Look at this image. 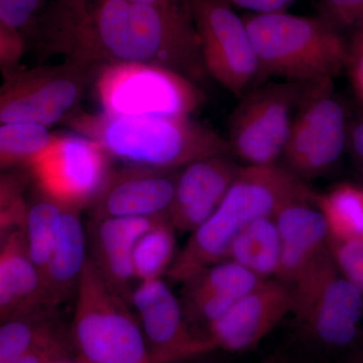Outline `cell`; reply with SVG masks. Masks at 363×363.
I'll return each mask as SVG.
<instances>
[{
	"label": "cell",
	"mask_w": 363,
	"mask_h": 363,
	"mask_svg": "<svg viewBox=\"0 0 363 363\" xmlns=\"http://www.w3.org/2000/svg\"><path fill=\"white\" fill-rule=\"evenodd\" d=\"M231 6L247 9L250 13H271L286 11L298 0H224Z\"/></svg>",
	"instance_id": "34"
},
{
	"label": "cell",
	"mask_w": 363,
	"mask_h": 363,
	"mask_svg": "<svg viewBox=\"0 0 363 363\" xmlns=\"http://www.w3.org/2000/svg\"><path fill=\"white\" fill-rule=\"evenodd\" d=\"M319 16L339 30L363 23V0H319Z\"/></svg>",
	"instance_id": "31"
},
{
	"label": "cell",
	"mask_w": 363,
	"mask_h": 363,
	"mask_svg": "<svg viewBox=\"0 0 363 363\" xmlns=\"http://www.w3.org/2000/svg\"><path fill=\"white\" fill-rule=\"evenodd\" d=\"M32 181L28 168L0 171V234L25 226L26 193Z\"/></svg>",
	"instance_id": "29"
},
{
	"label": "cell",
	"mask_w": 363,
	"mask_h": 363,
	"mask_svg": "<svg viewBox=\"0 0 363 363\" xmlns=\"http://www.w3.org/2000/svg\"><path fill=\"white\" fill-rule=\"evenodd\" d=\"M67 357H69L67 340L55 326L16 363H54Z\"/></svg>",
	"instance_id": "32"
},
{
	"label": "cell",
	"mask_w": 363,
	"mask_h": 363,
	"mask_svg": "<svg viewBox=\"0 0 363 363\" xmlns=\"http://www.w3.org/2000/svg\"><path fill=\"white\" fill-rule=\"evenodd\" d=\"M262 363H289V362L283 355L274 354L266 358Z\"/></svg>",
	"instance_id": "40"
},
{
	"label": "cell",
	"mask_w": 363,
	"mask_h": 363,
	"mask_svg": "<svg viewBox=\"0 0 363 363\" xmlns=\"http://www.w3.org/2000/svg\"><path fill=\"white\" fill-rule=\"evenodd\" d=\"M262 281L231 260L208 267L184 283L185 305L182 307L188 322L208 328Z\"/></svg>",
	"instance_id": "18"
},
{
	"label": "cell",
	"mask_w": 363,
	"mask_h": 363,
	"mask_svg": "<svg viewBox=\"0 0 363 363\" xmlns=\"http://www.w3.org/2000/svg\"><path fill=\"white\" fill-rule=\"evenodd\" d=\"M176 171L130 166L113 171L97 196L92 219L167 213L175 194Z\"/></svg>",
	"instance_id": "16"
},
{
	"label": "cell",
	"mask_w": 363,
	"mask_h": 363,
	"mask_svg": "<svg viewBox=\"0 0 363 363\" xmlns=\"http://www.w3.org/2000/svg\"><path fill=\"white\" fill-rule=\"evenodd\" d=\"M70 58L94 68L113 63L161 67L198 84L207 78L188 4L88 0L76 26Z\"/></svg>",
	"instance_id": "1"
},
{
	"label": "cell",
	"mask_w": 363,
	"mask_h": 363,
	"mask_svg": "<svg viewBox=\"0 0 363 363\" xmlns=\"http://www.w3.org/2000/svg\"><path fill=\"white\" fill-rule=\"evenodd\" d=\"M56 1L58 2L60 7L70 16L75 25V28L85 20L88 0H56Z\"/></svg>",
	"instance_id": "36"
},
{
	"label": "cell",
	"mask_w": 363,
	"mask_h": 363,
	"mask_svg": "<svg viewBox=\"0 0 363 363\" xmlns=\"http://www.w3.org/2000/svg\"><path fill=\"white\" fill-rule=\"evenodd\" d=\"M291 286L279 279H264L208 326L207 337L215 350L240 352L252 350L293 312Z\"/></svg>",
	"instance_id": "14"
},
{
	"label": "cell",
	"mask_w": 363,
	"mask_h": 363,
	"mask_svg": "<svg viewBox=\"0 0 363 363\" xmlns=\"http://www.w3.org/2000/svg\"><path fill=\"white\" fill-rule=\"evenodd\" d=\"M281 241L277 279L292 286L306 267L327 245L328 224L319 209L307 201L296 202L274 217Z\"/></svg>",
	"instance_id": "19"
},
{
	"label": "cell",
	"mask_w": 363,
	"mask_h": 363,
	"mask_svg": "<svg viewBox=\"0 0 363 363\" xmlns=\"http://www.w3.org/2000/svg\"><path fill=\"white\" fill-rule=\"evenodd\" d=\"M175 230L164 213L138 238L133 255L136 281L161 279L167 274L177 255Z\"/></svg>",
	"instance_id": "25"
},
{
	"label": "cell",
	"mask_w": 363,
	"mask_h": 363,
	"mask_svg": "<svg viewBox=\"0 0 363 363\" xmlns=\"http://www.w3.org/2000/svg\"><path fill=\"white\" fill-rule=\"evenodd\" d=\"M54 363H82L78 358H75V359H72V358L67 357L62 358V359L58 360V362Z\"/></svg>",
	"instance_id": "41"
},
{
	"label": "cell",
	"mask_w": 363,
	"mask_h": 363,
	"mask_svg": "<svg viewBox=\"0 0 363 363\" xmlns=\"http://www.w3.org/2000/svg\"><path fill=\"white\" fill-rule=\"evenodd\" d=\"M348 67L353 89L363 104V49L351 52Z\"/></svg>",
	"instance_id": "35"
},
{
	"label": "cell",
	"mask_w": 363,
	"mask_h": 363,
	"mask_svg": "<svg viewBox=\"0 0 363 363\" xmlns=\"http://www.w3.org/2000/svg\"><path fill=\"white\" fill-rule=\"evenodd\" d=\"M363 49V23L359 28H357L354 37L350 45V52L360 51Z\"/></svg>",
	"instance_id": "38"
},
{
	"label": "cell",
	"mask_w": 363,
	"mask_h": 363,
	"mask_svg": "<svg viewBox=\"0 0 363 363\" xmlns=\"http://www.w3.org/2000/svg\"><path fill=\"white\" fill-rule=\"evenodd\" d=\"M72 341L82 363H152L142 328L88 257L77 290Z\"/></svg>",
	"instance_id": "5"
},
{
	"label": "cell",
	"mask_w": 363,
	"mask_h": 363,
	"mask_svg": "<svg viewBox=\"0 0 363 363\" xmlns=\"http://www.w3.org/2000/svg\"><path fill=\"white\" fill-rule=\"evenodd\" d=\"M242 20L259 62V79L322 82L333 80L350 63L341 33L319 16L250 13Z\"/></svg>",
	"instance_id": "4"
},
{
	"label": "cell",
	"mask_w": 363,
	"mask_h": 363,
	"mask_svg": "<svg viewBox=\"0 0 363 363\" xmlns=\"http://www.w3.org/2000/svg\"><path fill=\"white\" fill-rule=\"evenodd\" d=\"M130 307L152 363H178L215 350L207 336L190 328L183 307L162 279L140 281L133 289Z\"/></svg>",
	"instance_id": "13"
},
{
	"label": "cell",
	"mask_w": 363,
	"mask_h": 363,
	"mask_svg": "<svg viewBox=\"0 0 363 363\" xmlns=\"http://www.w3.org/2000/svg\"><path fill=\"white\" fill-rule=\"evenodd\" d=\"M96 95L102 112L111 116H185L202 104L196 83L161 67L113 63L100 67Z\"/></svg>",
	"instance_id": "7"
},
{
	"label": "cell",
	"mask_w": 363,
	"mask_h": 363,
	"mask_svg": "<svg viewBox=\"0 0 363 363\" xmlns=\"http://www.w3.org/2000/svg\"><path fill=\"white\" fill-rule=\"evenodd\" d=\"M345 109L333 93V80L315 86L294 121L285 157L289 171L303 179L322 175L347 145Z\"/></svg>",
	"instance_id": "12"
},
{
	"label": "cell",
	"mask_w": 363,
	"mask_h": 363,
	"mask_svg": "<svg viewBox=\"0 0 363 363\" xmlns=\"http://www.w3.org/2000/svg\"><path fill=\"white\" fill-rule=\"evenodd\" d=\"M111 156L96 142L79 135H52L47 147L28 166L45 197L62 206H91L108 181Z\"/></svg>",
	"instance_id": "10"
},
{
	"label": "cell",
	"mask_w": 363,
	"mask_h": 363,
	"mask_svg": "<svg viewBox=\"0 0 363 363\" xmlns=\"http://www.w3.org/2000/svg\"><path fill=\"white\" fill-rule=\"evenodd\" d=\"M52 310L42 309L1 320L0 322V363H16L56 326Z\"/></svg>",
	"instance_id": "28"
},
{
	"label": "cell",
	"mask_w": 363,
	"mask_h": 363,
	"mask_svg": "<svg viewBox=\"0 0 363 363\" xmlns=\"http://www.w3.org/2000/svg\"><path fill=\"white\" fill-rule=\"evenodd\" d=\"M318 83L286 81L248 91L229 123L227 140L233 154L248 166L276 164L296 116Z\"/></svg>",
	"instance_id": "8"
},
{
	"label": "cell",
	"mask_w": 363,
	"mask_h": 363,
	"mask_svg": "<svg viewBox=\"0 0 363 363\" xmlns=\"http://www.w3.org/2000/svg\"><path fill=\"white\" fill-rule=\"evenodd\" d=\"M67 123L130 166L176 171L204 157L233 154L228 140L185 116L77 112Z\"/></svg>",
	"instance_id": "3"
},
{
	"label": "cell",
	"mask_w": 363,
	"mask_h": 363,
	"mask_svg": "<svg viewBox=\"0 0 363 363\" xmlns=\"http://www.w3.org/2000/svg\"><path fill=\"white\" fill-rule=\"evenodd\" d=\"M0 20L26 43L33 38L64 52L70 43L73 21L56 0H0Z\"/></svg>",
	"instance_id": "22"
},
{
	"label": "cell",
	"mask_w": 363,
	"mask_h": 363,
	"mask_svg": "<svg viewBox=\"0 0 363 363\" xmlns=\"http://www.w3.org/2000/svg\"><path fill=\"white\" fill-rule=\"evenodd\" d=\"M203 62L211 76L235 96L259 80V62L242 16L224 0H188Z\"/></svg>",
	"instance_id": "11"
},
{
	"label": "cell",
	"mask_w": 363,
	"mask_h": 363,
	"mask_svg": "<svg viewBox=\"0 0 363 363\" xmlns=\"http://www.w3.org/2000/svg\"><path fill=\"white\" fill-rule=\"evenodd\" d=\"M50 309L42 276L26 248L23 228L9 234L0 247V320Z\"/></svg>",
	"instance_id": "20"
},
{
	"label": "cell",
	"mask_w": 363,
	"mask_h": 363,
	"mask_svg": "<svg viewBox=\"0 0 363 363\" xmlns=\"http://www.w3.org/2000/svg\"><path fill=\"white\" fill-rule=\"evenodd\" d=\"M316 202L328 224L330 240L363 241V188L340 184L318 196Z\"/></svg>",
	"instance_id": "24"
},
{
	"label": "cell",
	"mask_w": 363,
	"mask_h": 363,
	"mask_svg": "<svg viewBox=\"0 0 363 363\" xmlns=\"http://www.w3.org/2000/svg\"><path fill=\"white\" fill-rule=\"evenodd\" d=\"M311 196L303 180L276 164L241 168L223 201L193 231L167 274L186 283L223 262L234 238L252 222L274 218L288 205L308 201Z\"/></svg>",
	"instance_id": "2"
},
{
	"label": "cell",
	"mask_w": 363,
	"mask_h": 363,
	"mask_svg": "<svg viewBox=\"0 0 363 363\" xmlns=\"http://www.w3.org/2000/svg\"><path fill=\"white\" fill-rule=\"evenodd\" d=\"M65 208L44 195L28 205L23 233L28 255L40 276L51 257Z\"/></svg>",
	"instance_id": "26"
},
{
	"label": "cell",
	"mask_w": 363,
	"mask_h": 363,
	"mask_svg": "<svg viewBox=\"0 0 363 363\" xmlns=\"http://www.w3.org/2000/svg\"><path fill=\"white\" fill-rule=\"evenodd\" d=\"M293 312L315 340L330 348L351 345L363 317V295L339 269L325 247L291 286Z\"/></svg>",
	"instance_id": "6"
},
{
	"label": "cell",
	"mask_w": 363,
	"mask_h": 363,
	"mask_svg": "<svg viewBox=\"0 0 363 363\" xmlns=\"http://www.w3.org/2000/svg\"><path fill=\"white\" fill-rule=\"evenodd\" d=\"M289 363H290V362H289Z\"/></svg>",
	"instance_id": "42"
},
{
	"label": "cell",
	"mask_w": 363,
	"mask_h": 363,
	"mask_svg": "<svg viewBox=\"0 0 363 363\" xmlns=\"http://www.w3.org/2000/svg\"><path fill=\"white\" fill-rule=\"evenodd\" d=\"M281 241L274 218L252 222L238 234L227 252V260L236 262L262 279L277 276Z\"/></svg>",
	"instance_id": "23"
},
{
	"label": "cell",
	"mask_w": 363,
	"mask_h": 363,
	"mask_svg": "<svg viewBox=\"0 0 363 363\" xmlns=\"http://www.w3.org/2000/svg\"><path fill=\"white\" fill-rule=\"evenodd\" d=\"M93 68L69 59L61 65L18 69L2 76L0 124L50 128L77 113Z\"/></svg>",
	"instance_id": "9"
},
{
	"label": "cell",
	"mask_w": 363,
	"mask_h": 363,
	"mask_svg": "<svg viewBox=\"0 0 363 363\" xmlns=\"http://www.w3.org/2000/svg\"><path fill=\"white\" fill-rule=\"evenodd\" d=\"M133 1L142 2L150 4H188V0H133Z\"/></svg>",
	"instance_id": "39"
},
{
	"label": "cell",
	"mask_w": 363,
	"mask_h": 363,
	"mask_svg": "<svg viewBox=\"0 0 363 363\" xmlns=\"http://www.w3.org/2000/svg\"><path fill=\"white\" fill-rule=\"evenodd\" d=\"M49 128L35 124H0V171L28 168L51 142Z\"/></svg>",
	"instance_id": "27"
},
{
	"label": "cell",
	"mask_w": 363,
	"mask_h": 363,
	"mask_svg": "<svg viewBox=\"0 0 363 363\" xmlns=\"http://www.w3.org/2000/svg\"><path fill=\"white\" fill-rule=\"evenodd\" d=\"M81 210L65 208L49 262L42 272L45 303L54 309L76 294L87 262V240Z\"/></svg>",
	"instance_id": "21"
},
{
	"label": "cell",
	"mask_w": 363,
	"mask_h": 363,
	"mask_svg": "<svg viewBox=\"0 0 363 363\" xmlns=\"http://www.w3.org/2000/svg\"><path fill=\"white\" fill-rule=\"evenodd\" d=\"M328 240L339 271L363 295V241Z\"/></svg>",
	"instance_id": "30"
},
{
	"label": "cell",
	"mask_w": 363,
	"mask_h": 363,
	"mask_svg": "<svg viewBox=\"0 0 363 363\" xmlns=\"http://www.w3.org/2000/svg\"><path fill=\"white\" fill-rule=\"evenodd\" d=\"M161 215L92 219V255L89 257L112 292L130 306L135 288L133 281H136L133 267L136 241L156 223Z\"/></svg>",
	"instance_id": "17"
},
{
	"label": "cell",
	"mask_w": 363,
	"mask_h": 363,
	"mask_svg": "<svg viewBox=\"0 0 363 363\" xmlns=\"http://www.w3.org/2000/svg\"><path fill=\"white\" fill-rule=\"evenodd\" d=\"M25 51V40L0 20V73L2 76L20 69Z\"/></svg>",
	"instance_id": "33"
},
{
	"label": "cell",
	"mask_w": 363,
	"mask_h": 363,
	"mask_svg": "<svg viewBox=\"0 0 363 363\" xmlns=\"http://www.w3.org/2000/svg\"><path fill=\"white\" fill-rule=\"evenodd\" d=\"M347 142H350L353 152L363 161V118L358 119L348 130Z\"/></svg>",
	"instance_id": "37"
},
{
	"label": "cell",
	"mask_w": 363,
	"mask_h": 363,
	"mask_svg": "<svg viewBox=\"0 0 363 363\" xmlns=\"http://www.w3.org/2000/svg\"><path fill=\"white\" fill-rule=\"evenodd\" d=\"M240 169L229 155L204 157L180 169L167 211L173 226L193 233L204 223L223 201Z\"/></svg>",
	"instance_id": "15"
}]
</instances>
